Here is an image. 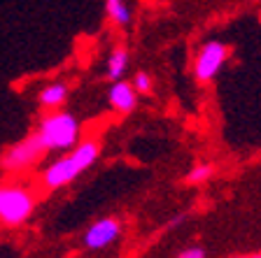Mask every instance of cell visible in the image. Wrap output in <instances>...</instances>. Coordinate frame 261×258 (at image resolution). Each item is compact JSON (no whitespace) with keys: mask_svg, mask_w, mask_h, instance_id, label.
I'll use <instances>...</instances> for the list:
<instances>
[{"mask_svg":"<svg viewBox=\"0 0 261 258\" xmlns=\"http://www.w3.org/2000/svg\"><path fill=\"white\" fill-rule=\"evenodd\" d=\"M100 156V145L96 140H82L70 149V154L59 156L42 170V186L47 191H59L72 184L84 170L93 165Z\"/></svg>","mask_w":261,"mask_h":258,"instance_id":"1","label":"cell"},{"mask_svg":"<svg viewBox=\"0 0 261 258\" xmlns=\"http://www.w3.org/2000/svg\"><path fill=\"white\" fill-rule=\"evenodd\" d=\"M35 135L47 151H70L80 142L82 124L77 121L75 114L63 107L49 109L38 121Z\"/></svg>","mask_w":261,"mask_h":258,"instance_id":"2","label":"cell"},{"mask_svg":"<svg viewBox=\"0 0 261 258\" xmlns=\"http://www.w3.org/2000/svg\"><path fill=\"white\" fill-rule=\"evenodd\" d=\"M35 210V193L21 182L0 184V223L7 228L21 226Z\"/></svg>","mask_w":261,"mask_h":258,"instance_id":"3","label":"cell"},{"mask_svg":"<svg viewBox=\"0 0 261 258\" xmlns=\"http://www.w3.org/2000/svg\"><path fill=\"white\" fill-rule=\"evenodd\" d=\"M44 154H47V149H44L42 142L38 140V135L31 133L3 151V156H0V167L5 172L31 170V167H35L40 161H42Z\"/></svg>","mask_w":261,"mask_h":258,"instance_id":"4","label":"cell"},{"mask_svg":"<svg viewBox=\"0 0 261 258\" xmlns=\"http://www.w3.org/2000/svg\"><path fill=\"white\" fill-rule=\"evenodd\" d=\"M228 54H231V49L224 42H219V40H207V42H203L194 59V79L198 81V84L212 81L219 75L222 65L228 61Z\"/></svg>","mask_w":261,"mask_h":258,"instance_id":"5","label":"cell"},{"mask_svg":"<svg viewBox=\"0 0 261 258\" xmlns=\"http://www.w3.org/2000/svg\"><path fill=\"white\" fill-rule=\"evenodd\" d=\"M121 235V221L117 216H103V219L93 221L82 235V244L87 251H100L114 244Z\"/></svg>","mask_w":261,"mask_h":258,"instance_id":"6","label":"cell"},{"mask_svg":"<svg viewBox=\"0 0 261 258\" xmlns=\"http://www.w3.org/2000/svg\"><path fill=\"white\" fill-rule=\"evenodd\" d=\"M108 102L114 112L119 114H130L138 107V91L133 89V84L126 79H117L112 81L108 91Z\"/></svg>","mask_w":261,"mask_h":258,"instance_id":"7","label":"cell"},{"mask_svg":"<svg viewBox=\"0 0 261 258\" xmlns=\"http://www.w3.org/2000/svg\"><path fill=\"white\" fill-rule=\"evenodd\" d=\"M130 65V51L126 44H114L112 51L108 54V61H105V77L110 81L124 79V75L128 72Z\"/></svg>","mask_w":261,"mask_h":258,"instance_id":"8","label":"cell"},{"mask_svg":"<svg viewBox=\"0 0 261 258\" xmlns=\"http://www.w3.org/2000/svg\"><path fill=\"white\" fill-rule=\"evenodd\" d=\"M70 96V84L68 81H51V84H44L38 93V102L44 109H59L65 105Z\"/></svg>","mask_w":261,"mask_h":258,"instance_id":"9","label":"cell"},{"mask_svg":"<svg viewBox=\"0 0 261 258\" xmlns=\"http://www.w3.org/2000/svg\"><path fill=\"white\" fill-rule=\"evenodd\" d=\"M105 14L108 21L117 28H128L133 21V12L126 0H105Z\"/></svg>","mask_w":261,"mask_h":258,"instance_id":"10","label":"cell"},{"mask_svg":"<svg viewBox=\"0 0 261 258\" xmlns=\"http://www.w3.org/2000/svg\"><path fill=\"white\" fill-rule=\"evenodd\" d=\"M212 175H215V165H212V163H196V165L187 172L185 182L191 184V186H198V184L207 182Z\"/></svg>","mask_w":261,"mask_h":258,"instance_id":"11","label":"cell"},{"mask_svg":"<svg viewBox=\"0 0 261 258\" xmlns=\"http://www.w3.org/2000/svg\"><path fill=\"white\" fill-rule=\"evenodd\" d=\"M133 89L138 91V96H147V93L154 89V79H152V75L149 72H145V70H140V72H136L133 75Z\"/></svg>","mask_w":261,"mask_h":258,"instance_id":"12","label":"cell"},{"mask_svg":"<svg viewBox=\"0 0 261 258\" xmlns=\"http://www.w3.org/2000/svg\"><path fill=\"white\" fill-rule=\"evenodd\" d=\"M177 258H207V253L203 247H187L177 253Z\"/></svg>","mask_w":261,"mask_h":258,"instance_id":"13","label":"cell"},{"mask_svg":"<svg viewBox=\"0 0 261 258\" xmlns=\"http://www.w3.org/2000/svg\"><path fill=\"white\" fill-rule=\"evenodd\" d=\"M185 219H187V216H185V214H175V216H173V219H170V221H168V228H177V226H179V223H185Z\"/></svg>","mask_w":261,"mask_h":258,"instance_id":"14","label":"cell"},{"mask_svg":"<svg viewBox=\"0 0 261 258\" xmlns=\"http://www.w3.org/2000/svg\"><path fill=\"white\" fill-rule=\"evenodd\" d=\"M233 258H261V253H245V256H233Z\"/></svg>","mask_w":261,"mask_h":258,"instance_id":"15","label":"cell"}]
</instances>
